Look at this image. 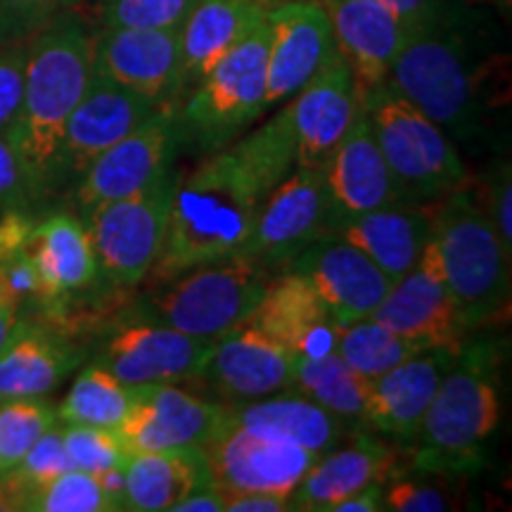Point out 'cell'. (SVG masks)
<instances>
[{
    "instance_id": "1",
    "label": "cell",
    "mask_w": 512,
    "mask_h": 512,
    "mask_svg": "<svg viewBox=\"0 0 512 512\" xmlns=\"http://www.w3.org/2000/svg\"><path fill=\"white\" fill-rule=\"evenodd\" d=\"M292 169L290 112L280 107L249 136L209 152L188 174H178L164 247L150 275L162 283L238 254L261 204Z\"/></svg>"
},
{
    "instance_id": "2",
    "label": "cell",
    "mask_w": 512,
    "mask_h": 512,
    "mask_svg": "<svg viewBox=\"0 0 512 512\" xmlns=\"http://www.w3.org/2000/svg\"><path fill=\"white\" fill-rule=\"evenodd\" d=\"M451 140L484 136L508 91V57L489 53L441 12L408 38L387 81Z\"/></svg>"
},
{
    "instance_id": "3",
    "label": "cell",
    "mask_w": 512,
    "mask_h": 512,
    "mask_svg": "<svg viewBox=\"0 0 512 512\" xmlns=\"http://www.w3.org/2000/svg\"><path fill=\"white\" fill-rule=\"evenodd\" d=\"M93 76V36L76 10L62 12L27 41V79L8 140L22 164L31 202L55 188L64 128Z\"/></svg>"
},
{
    "instance_id": "4",
    "label": "cell",
    "mask_w": 512,
    "mask_h": 512,
    "mask_svg": "<svg viewBox=\"0 0 512 512\" xmlns=\"http://www.w3.org/2000/svg\"><path fill=\"white\" fill-rule=\"evenodd\" d=\"M498 387L494 344H460L411 444L415 470L439 477L479 470L484 465V446L501 422Z\"/></svg>"
},
{
    "instance_id": "5",
    "label": "cell",
    "mask_w": 512,
    "mask_h": 512,
    "mask_svg": "<svg viewBox=\"0 0 512 512\" xmlns=\"http://www.w3.org/2000/svg\"><path fill=\"white\" fill-rule=\"evenodd\" d=\"M432 240L465 335L508 316L512 252L477 190L465 183L434 202Z\"/></svg>"
},
{
    "instance_id": "6",
    "label": "cell",
    "mask_w": 512,
    "mask_h": 512,
    "mask_svg": "<svg viewBox=\"0 0 512 512\" xmlns=\"http://www.w3.org/2000/svg\"><path fill=\"white\" fill-rule=\"evenodd\" d=\"M358 105L389 166L401 204H434L467 183L456 143L389 83L358 91Z\"/></svg>"
},
{
    "instance_id": "7",
    "label": "cell",
    "mask_w": 512,
    "mask_h": 512,
    "mask_svg": "<svg viewBox=\"0 0 512 512\" xmlns=\"http://www.w3.org/2000/svg\"><path fill=\"white\" fill-rule=\"evenodd\" d=\"M273 275L242 256L209 261L162 280L147 297L145 316L155 323L216 339L252 318Z\"/></svg>"
},
{
    "instance_id": "8",
    "label": "cell",
    "mask_w": 512,
    "mask_h": 512,
    "mask_svg": "<svg viewBox=\"0 0 512 512\" xmlns=\"http://www.w3.org/2000/svg\"><path fill=\"white\" fill-rule=\"evenodd\" d=\"M266 19L192 88L178 112L181 143L216 152L266 112Z\"/></svg>"
},
{
    "instance_id": "9",
    "label": "cell",
    "mask_w": 512,
    "mask_h": 512,
    "mask_svg": "<svg viewBox=\"0 0 512 512\" xmlns=\"http://www.w3.org/2000/svg\"><path fill=\"white\" fill-rule=\"evenodd\" d=\"M176 178L178 174L171 169L147 188L102 204L83 219L98 273L112 285L133 287L155 268L169 228Z\"/></svg>"
},
{
    "instance_id": "10",
    "label": "cell",
    "mask_w": 512,
    "mask_h": 512,
    "mask_svg": "<svg viewBox=\"0 0 512 512\" xmlns=\"http://www.w3.org/2000/svg\"><path fill=\"white\" fill-rule=\"evenodd\" d=\"M178 145H181L178 110L174 105L159 107L145 124L107 147L76 178L74 204L81 219H86L102 204L133 195L169 174L174 169Z\"/></svg>"
},
{
    "instance_id": "11",
    "label": "cell",
    "mask_w": 512,
    "mask_h": 512,
    "mask_svg": "<svg viewBox=\"0 0 512 512\" xmlns=\"http://www.w3.org/2000/svg\"><path fill=\"white\" fill-rule=\"evenodd\" d=\"M328 233V195L323 171L294 166L261 204L245 245L242 259L273 273L292 264V259L313 240Z\"/></svg>"
},
{
    "instance_id": "12",
    "label": "cell",
    "mask_w": 512,
    "mask_h": 512,
    "mask_svg": "<svg viewBox=\"0 0 512 512\" xmlns=\"http://www.w3.org/2000/svg\"><path fill=\"white\" fill-rule=\"evenodd\" d=\"M202 451L207 456L211 482L219 486L223 496L264 491L290 498L302 477L323 456L309 448L249 432L235 425L228 413Z\"/></svg>"
},
{
    "instance_id": "13",
    "label": "cell",
    "mask_w": 512,
    "mask_h": 512,
    "mask_svg": "<svg viewBox=\"0 0 512 512\" xmlns=\"http://www.w3.org/2000/svg\"><path fill=\"white\" fill-rule=\"evenodd\" d=\"M266 110L285 105L313 76L339 60L328 12L318 0H287L266 10Z\"/></svg>"
},
{
    "instance_id": "14",
    "label": "cell",
    "mask_w": 512,
    "mask_h": 512,
    "mask_svg": "<svg viewBox=\"0 0 512 512\" xmlns=\"http://www.w3.org/2000/svg\"><path fill=\"white\" fill-rule=\"evenodd\" d=\"M211 349L214 339L143 318L107 337L93 361L131 387L181 384L202 377Z\"/></svg>"
},
{
    "instance_id": "15",
    "label": "cell",
    "mask_w": 512,
    "mask_h": 512,
    "mask_svg": "<svg viewBox=\"0 0 512 512\" xmlns=\"http://www.w3.org/2000/svg\"><path fill=\"white\" fill-rule=\"evenodd\" d=\"M157 110L159 105L155 102L93 72L86 93L64 128L60 155H57L55 188L76 181L95 157L136 131Z\"/></svg>"
},
{
    "instance_id": "16",
    "label": "cell",
    "mask_w": 512,
    "mask_h": 512,
    "mask_svg": "<svg viewBox=\"0 0 512 512\" xmlns=\"http://www.w3.org/2000/svg\"><path fill=\"white\" fill-rule=\"evenodd\" d=\"M93 72L159 107L174 105L183 93L181 31L102 27L93 36Z\"/></svg>"
},
{
    "instance_id": "17",
    "label": "cell",
    "mask_w": 512,
    "mask_h": 512,
    "mask_svg": "<svg viewBox=\"0 0 512 512\" xmlns=\"http://www.w3.org/2000/svg\"><path fill=\"white\" fill-rule=\"evenodd\" d=\"M285 271L309 280L339 328L368 318L394 285L361 249L335 233L313 240Z\"/></svg>"
},
{
    "instance_id": "18",
    "label": "cell",
    "mask_w": 512,
    "mask_h": 512,
    "mask_svg": "<svg viewBox=\"0 0 512 512\" xmlns=\"http://www.w3.org/2000/svg\"><path fill=\"white\" fill-rule=\"evenodd\" d=\"M370 318L425 349H456L465 342V330L446 287L432 235L422 249L418 264L401 280H396Z\"/></svg>"
},
{
    "instance_id": "19",
    "label": "cell",
    "mask_w": 512,
    "mask_h": 512,
    "mask_svg": "<svg viewBox=\"0 0 512 512\" xmlns=\"http://www.w3.org/2000/svg\"><path fill=\"white\" fill-rule=\"evenodd\" d=\"M226 418V408L181 389V384L136 387L131 413L119 437L128 451H174L202 448Z\"/></svg>"
},
{
    "instance_id": "20",
    "label": "cell",
    "mask_w": 512,
    "mask_h": 512,
    "mask_svg": "<svg viewBox=\"0 0 512 512\" xmlns=\"http://www.w3.org/2000/svg\"><path fill=\"white\" fill-rule=\"evenodd\" d=\"M294 133V166L323 169L358 114V86L339 57L287 102Z\"/></svg>"
},
{
    "instance_id": "21",
    "label": "cell",
    "mask_w": 512,
    "mask_h": 512,
    "mask_svg": "<svg viewBox=\"0 0 512 512\" xmlns=\"http://www.w3.org/2000/svg\"><path fill=\"white\" fill-rule=\"evenodd\" d=\"M294 354L252 320L214 339L202 377L230 401L245 403L292 389Z\"/></svg>"
},
{
    "instance_id": "22",
    "label": "cell",
    "mask_w": 512,
    "mask_h": 512,
    "mask_svg": "<svg viewBox=\"0 0 512 512\" xmlns=\"http://www.w3.org/2000/svg\"><path fill=\"white\" fill-rule=\"evenodd\" d=\"M320 171H323L325 195H328V230L337 221L351 219V216L401 204L399 190L375 143L366 114L361 112V105L347 136L339 140L335 152Z\"/></svg>"
},
{
    "instance_id": "23",
    "label": "cell",
    "mask_w": 512,
    "mask_h": 512,
    "mask_svg": "<svg viewBox=\"0 0 512 512\" xmlns=\"http://www.w3.org/2000/svg\"><path fill=\"white\" fill-rule=\"evenodd\" d=\"M458 349H425L375 380H368L363 425L411 446Z\"/></svg>"
},
{
    "instance_id": "24",
    "label": "cell",
    "mask_w": 512,
    "mask_h": 512,
    "mask_svg": "<svg viewBox=\"0 0 512 512\" xmlns=\"http://www.w3.org/2000/svg\"><path fill=\"white\" fill-rule=\"evenodd\" d=\"M328 12L342 60L354 74L358 91L380 86L406 48L413 27L368 0H318Z\"/></svg>"
},
{
    "instance_id": "25",
    "label": "cell",
    "mask_w": 512,
    "mask_h": 512,
    "mask_svg": "<svg viewBox=\"0 0 512 512\" xmlns=\"http://www.w3.org/2000/svg\"><path fill=\"white\" fill-rule=\"evenodd\" d=\"M83 363V351L67 332L38 320L17 318L0 344V401L46 396Z\"/></svg>"
},
{
    "instance_id": "26",
    "label": "cell",
    "mask_w": 512,
    "mask_h": 512,
    "mask_svg": "<svg viewBox=\"0 0 512 512\" xmlns=\"http://www.w3.org/2000/svg\"><path fill=\"white\" fill-rule=\"evenodd\" d=\"M249 320L294 356L330 354L342 330L309 280L292 271L271 278Z\"/></svg>"
},
{
    "instance_id": "27",
    "label": "cell",
    "mask_w": 512,
    "mask_h": 512,
    "mask_svg": "<svg viewBox=\"0 0 512 512\" xmlns=\"http://www.w3.org/2000/svg\"><path fill=\"white\" fill-rule=\"evenodd\" d=\"M328 233L361 249L392 283L418 264L432 235V211L413 204H394L337 221Z\"/></svg>"
},
{
    "instance_id": "28",
    "label": "cell",
    "mask_w": 512,
    "mask_h": 512,
    "mask_svg": "<svg viewBox=\"0 0 512 512\" xmlns=\"http://www.w3.org/2000/svg\"><path fill=\"white\" fill-rule=\"evenodd\" d=\"M254 0H200L181 24L183 91L195 88L211 69L266 19Z\"/></svg>"
},
{
    "instance_id": "29",
    "label": "cell",
    "mask_w": 512,
    "mask_h": 512,
    "mask_svg": "<svg viewBox=\"0 0 512 512\" xmlns=\"http://www.w3.org/2000/svg\"><path fill=\"white\" fill-rule=\"evenodd\" d=\"M392 470L394 453L380 441L356 434L354 444L332 448L316 460L292 491L290 505L297 512H330L332 505L363 486L387 482Z\"/></svg>"
},
{
    "instance_id": "30",
    "label": "cell",
    "mask_w": 512,
    "mask_h": 512,
    "mask_svg": "<svg viewBox=\"0 0 512 512\" xmlns=\"http://www.w3.org/2000/svg\"><path fill=\"white\" fill-rule=\"evenodd\" d=\"M24 249L57 304L91 287L100 275L86 221L67 211H55L31 226Z\"/></svg>"
},
{
    "instance_id": "31",
    "label": "cell",
    "mask_w": 512,
    "mask_h": 512,
    "mask_svg": "<svg viewBox=\"0 0 512 512\" xmlns=\"http://www.w3.org/2000/svg\"><path fill=\"white\" fill-rule=\"evenodd\" d=\"M207 484L211 472L202 448L131 451L124 465V505L133 512H171Z\"/></svg>"
},
{
    "instance_id": "32",
    "label": "cell",
    "mask_w": 512,
    "mask_h": 512,
    "mask_svg": "<svg viewBox=\"0 0 512 512\" xmlns=\"http://www.w3.org/2000/svg\"><path fill=\"white\" fill-rule=\"evenodd\" d=\"M226 413L235 425L249 432L316 453L332 451L347 434V422L302 394L264 396L245 401L238 411L226 408Z\"/></svg>"
},
{
    "instance_id": "33",
    "label": "cell",
    "mask_w": 512,
    "mask_h": 512,
    "mask_svg": "<svg viewBox=\"0 0 512 512\" xmlns=\"http://www.w3.org/2000/svg\"><path fill=\"white\" fill-rule=\"evenodd\" d=\"M292 389L344 422L363 425L368 380L351 370L337 351L320 356H294Z\"/></svg>"
},
{
    "instance_id": "34",
    "label": "cell",
    "mask_w": 512,
    "mask_h": 512,
    "mask_svg": "<svg viewBox=\"0 0 512 512\" xmlns=\"http://www.w3.org/2000/svg\"><path fill=\"white\" fill-rule=\"evenodd\" d=\"M133 399H136V387L121 382L110 370L91 361L76 375L72 389L57 408V420L67 425L119 430L121 422L131 413Z\"/></svg>"
},
{
    "instance_id": "35",
    "label": "cell",
    "mask_w": 512,
    "mask_h": 512,
    "mask_svg": "<svg viewBox=\"0 0 512 512\" xmlns=\"http://www.w3.org/2000/svg\"><path fill=\"white\" fill-rule=\"evenodd\" d=\"M335 351L363 380H375L411 356L425 351V347L399 332L384 328L368 316L339 330Z\"/></svg>"
},
{
    "instance_id": "36",
    "label": "cell",
    "mask_w": 512,
    "mask_h": 512,
    "mask_svg": "<svg viewBox=\"0 0 512 512\" xmlns=\"http://www.w3.org/2000/svg\"><path fill=\"white\" fill-rule=\"evenodd\" d=\"M15 510L27 512H119L124 505L107 491L100 477L83 470H67L50 482L24 491Z\"/></svg>"
},
{
    "instance_id": "37",
    "label": "cell",
    "mask_w": 512,
    "mask_h": 512,
    "mask_svg": "<svg viewBox=\"0 0 512 512\" xmlns=\"http://www.w3.org/2000/svg\"><path fill=\"white\" fill-rule=\"evenodd\" d=\"M55 422L57 408L43 396L0 401V477L15 470L36 439Z\"/></svg>"
},
{
    "instance_id": "38",
    "label": "cell",
    "mask_w": 512,
    "mask_h": 512,
    "mask_svg": "<svg viewBox=\"0 0 512 512\" xmlns=\"http://www.w3.org/2000/svg\"><path fill=\"white\" fill-rule=\"evenodd\" d=\"M62 425V439L67 448L69 463L74 470L91 472L95 477L107 475V472L121 470L126 465L128 448L121 441L117 430H102V427L88 425Z\"/></svg>"
},
{
    "instance_id": "39",
    "label": "cell",
    "mask_w": 512,
    "mask_h": 512,
    "mask_svg": "<svg viewBox=\"0 0 512 512\" xmlns=\"http://www.w3.org/2000/svg\"><path fill=\"white\" fill-rule=\"evenodd\" d=\"M200 0H98L102 27L117 29H181Z\"/></svg>"
},
{
    "instance_id": "40",
    "label": "cell",
    "mask_w": 512,
    "mask_h": 512,
    "mask_svg": "<svg viewBox=\"0 0 512 512\" xmlns=\"http://www.w3.org/2000/svg\"><path fill=\"white\" fill-rule=\"evenodd\" d=\"M83 0H0V43H24Z\"/></svg>"
},
{
    "instance_id": "41",
    "label": "cell",
    "mask_w": 512,
    "mask_h": 512,
    "mask_svg": "<svg viewBox=\"0 0 512 512\" xmlns=\"http://www.w3.org/2000/svg\"><path fill=\"white\" fill-rule=\"evenodd\" d=\"M27 79V41L0 43V136L8 138L22 110Z\"/></svg>"
},
{
    "instance_id": "42",
    "label": "cell",
    "mask_w": 512,
    "mask_h": 512,
    "mask_svg": "<svg viewBox=\"0 0 512 512\" xmlns=\"http://www.w3.org/2000/svg\"><path fill=\"white\" fill-rule=\"evenodd\" d=\"M382 510L392 512H444L451 510V498L430 479H394L384 482Z\"/></svg>"
},
{
    "instance_id": "43",
    "label": "cell",
    "mask_w": 512,
    "mask_h": 512,
    "mask_svg": "<svg viewBox=\"0 0 512 512\" xmlns=\"http://www.w3.org/2000/svg\"><path fill=\"white\" fill-rule=\"evenodd\" d=\"M31 204L29 185L22 164L12 150L10 140L0 136V219L15 211H24Z\"/></svg>"
},
{
    "instance_id": "44",
    "label": "cell",
    "mask_w": 512,
    "mask_h": 512,
    "mask_svg": "<svg viewBox=\"0 0 512 512\" xmlns=\"http://www.w3.org/2000/svg\"><path fill=\"white\" fill-rule=\"evenodd\" d=\"M484 207L489 211V219L494 223L498 238L508 252H512V176L510 164L505 162L491 176L489 190H486Z\"/></svg>"
},
{
    "instance_id": "45",
    "label": "cell",
    "mask_w": 512,
    "mask_h": 512,
    "mask_svg": "<svg viewBox=\"0 0 512 512\" xmlns=\"http://www.w3.org/2000/svg\"><path fill=\"white\" fill-rule=\"evenodd\" d=\"M368 3L380 5L382 10L392 12L403 24L418 29L427 24L441 12V0H368Z\"/></svg>"
},
{
    "instance_id": "46",
    "label": "cell",
    "mask_w": 512,
    "mask_h": 512,
    "mask_svg": "<svg viewBox=\"0 0 512 512\" xmlns=\"http://www.w3.org/2000/svg\"><path fill=\"white\" fill-rule=\"evenodd\" d=\"M226 512H292L290 498L280 494H235L226 496Z\"/></svg>"
},
{
    "instance_id": "47",
    "label": "cell",
    "mask_w": 512,
    "mask_h": 512,
    "mask_svg": "<svg viewBox=\"0 0 512 512\" xmlns=\"http://www.w3.org/2000/svg\"><path fill=\"white\" fill-rule=\"evenodd\" d=\"M171 512H226V496L211 482L178 501Z\"/></svg>"
},
{
    "instance_id": "48",
    "label": "cell",
    "mask_w": 512,
    "mask_h": 512,
    "mask_svg": "<svg viewBox=\"0 0 512 512\" xmlns=\"http://www.w3.org/2000/svg\"><path fill=\"white\" fill-rule=\"evenodd\" d=\"M382 496H384V482H375L363 486L361 491L351 494L332 505L330 512H377L382 510Z\"/></svg>"
},
{
    "instance_id": "49",
    "label": "cell",
    "mask_w": 512,
    "mask_h": 512,
    "mask_svg": "<svg viewBox=\"0 0 512 512\" xmlns=\"http://www.w3.org/2000/svg\"><path fill=\"white\" fill-rule=\"evenodd\" d=\"M17 318H19L17 311L12 309V304L3 297V294H0V344H3L5 339H8L12 328H15Z\"/></svg>"
},
{
    "instance_id": "50",
    "label": "cell",
    "mask_w": 512,
    "mask_h": 512,
    "mask_svg": "<svg viewBox=\"0 0 512 512\" xmlns=\"http://www.w3.org/2000/svg\"><path fill=\"white\" fill-rule=\"evenodd\" d=\"M254 3H264V5H266V3H268V0H254Z\"/></svg>"
}]
</instances>
